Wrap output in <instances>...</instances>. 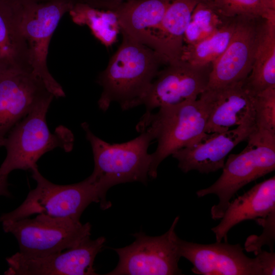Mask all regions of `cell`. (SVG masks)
Instances as JSON below:
<instances>
[{
	"mask_svg": "<svg viewBox=\"0 0 275 275\" xmlns=\"http://www.w3.org/2000/svg\"><path fill=\"white\" fill-rule=\"evenodd\" d=\"M121 33V44L97 78L102 89L98 105L103 112L115 102L123 110L141 105L164 64L153 49Z\"/></svg>",
	"mask_w": 275,
	"mask_h": 275,
	"instance_id": "1",
	"label": "cell"
},
{
	"mask_svg": "<svg viewBox=\"0 0 275 275\" xmlns=\"http://www.w3.org/2000/svg\"><path fill=\"white\" fill-rule=\"evenodd\" d=\"M156 113H145L136 125L140 132H149L157 145L152 154L149 176L154 179L160 163L205 133L210 105L201 94L199 99L158 108Z\"/></svg>",
	"mask_w": 275,
	"mask_h": 275,
	"instance_id": "2",
	"label": "cell"
},
{
	"mask_svg": "<svg viewBox=\"0 0 275 275\" xmlns=\"http://www.w3.org/2000/svg\"><path fill=\"white\" fill-rule=\"evenodd\" d=\"M31 171L37 183L36 188L30 190L18 207L3 214L0 222L17 221L36 214L80 220L84 211L92 203H99L104 210L111 205L106 199L107 192L91 175L78 183L59 185L43 177L37 166Z\"/></svg>",
	"mask_w": 275,
	"mask_h": 275,
	"instance_id": "3",
	"label": "cell"
},
{
	"mask_svg": "<svg viewBox=\"0 0 275 275\" xmlns=\"http://www.w3.org/2000/svg\"><path fill=\"white\" fill-rule=\"evenodd\" d=\"M54 97L38 103L10 131L3 145L6 156L0 166V174L8 176L16 170H31L45 153L60 148L66 152L72 150L74 136L64 126L50 131L46 115Z\"/></svg>",
	"mask_w": 275,
	"mask_h": 275,
	"instance_id": "4",
	"label": "cell"
},
{
	"mask_svg": "<svg viewBox=\"0 0 275 275\" xmlns=\"http://www.w3.org/2000/svg\"><path fill=\"white\" fill-rule=\"evenodd\" d=\"M245 148L238 154H230L217 180L197 196L216 195L218 204L211 208V217L221 219L234 195L242 187L275 169V134L265 131H253Z\"/></svg>",
	"mask_w": 275,
	"mask_h": 275,
	"instance_id": "5",
	"label": "cell"
},
{
	"mask_svg": "<svg viewBox=\"0 0 275 275\" xmlns=\"http://www.w3.org/2000/svg\"><path fill=\"white\" fill-rule=\"evenodd\" d=\"M81 127L93 154L94 168L91 175L106 191L120 183H147L151 162L148 149L154 140L149 132L143 130L132 140L111 144L95 135L87 122L81 123Z\"/></svg>",
	"mask_w": 275,
	"mask_h": 275,
	"instance_id": "6",
	"label": "cell"
},
{
	"mask_svg": "<svg viewBox=\"0 0 275 275\" xmlns=\"http://www.w3.org/2000/svg\"><path fill=\"white\" fill-rule=\"evenodd\" d=\"M2 223L4 231L17 239L19 252L28 257H42L73 248L91 235L89 223L44 214Z\"/></svg>",
	"mask_w": 275,
	"mask_h": 275,
	"instance_id": "7",
	"label": "cell"
},
{
	"mask_svg": "<svg viewBox=\"0 0 275 275\" xmlns=\"http://www.w3.org/2000/svg\"><path fill=\"white\" fill-rule=\"evenodd\" d=\"M74 3L71 0L43 3L23 0L21 26L28 45L30 65L33 72L56 98L64 97L65 93L48 69L49 45L61 18Z\"/></svg>",
	"mask_w": 275,
	"mask_h": 275,
	"instance_id": "8",
	"label": "cell"
},
{
	"mask_svg": "<svg viewBox=\"0 0 275 275\" xmlns=\"http://www.w3.org/2000/svg\"><path fill=\"white\" fill-rule=\"evenodd\" d=\"M181 257L193 265L191 271L201 275H274L275 253L261 250L250 258L239 244L216 241L199 244L178 241Z\"/></svg>",
	"mask_w": 275,
	"mask_h": 275,
	"instance_id": "9",
	"label": "cell"
},
{
	"mask_svg": "<svg viewBox=\"0 0 275 275\" xmlns=\"http://www.w3.org/2000/svg\"><path fill=\"white\" fill-rule=\"evenodd\" d=\"M179 217L174 219L164 234L149 236L144 233H135V241L122 248L114 249L119 261L116 267L108 275H174L182 274L178 267L181 256L175 232Z\"/></svg>",
	"mask_w": 275,
	"mask_h": 275,
	"instance_id": "10",
	"label": "cell"
},
{
	"mask_svg": "<svg viewBox=\"0 0 275 275\" xmlns=\"http://www.w3.org/2000/svg\"><path fill=\"white\" fill-rule=\"evenodd\" d=\"M212 63L193 65L179 60L159 71L141 105L146 113L161 107L196 100L207 88Z\"/></svg>",
	"mask_w": 275,
	"mask_h": 275,
	"instance_id": "11",
	"label": "cell"
},
{
	"mask_svg": "<svg viewBox=\"0 0 275 275\" xmlns=\"http://www.w3.org/2000/svg\"><path fill=\"white\" fill-rule=\"evenodd\" d=\"M105 242L104 237L90 238L73 248L42 257H28L17 252L6 258L7 275H95L97 255Z\"/></svg>",
	"mask_w": 275,
	"mask_h": 275,
	"instance_id": "12",
	"label": "cell"
},
{
	"mask_svg": "<svg viewBox=\"0 0 275 275\" xmlns=\"http://www.w3.org/2000/svg\"><path fill=\"white\" fill-rule=\"evenodd\" d=\"M50 96H54L31 69H0V147L12 128Z\"/></svg>",
	"mask_w": 275,
	"mask_h": 275,
	"instance_id": "13",
	"label": "cell"
},
{
	"mask_svg": "<svg viewBox=\"0 0 275 275\" xmlns=\"http://www.w3.org/2000/svg\"><path fill=\"white\" fill-rule=\"evenodd\" d=\"M264 20L251 16H237L236 28L229 45L212 63L207 89L223 87L246 79L252 70Z\"/></svg>",
	"mask_w": 275,
	"mask_h": 275,
	"instance_id": "14",
	"label": "cell"
},
{
	"mask_svg": "<svg viewBox=\"0 0 275 275\" xmlns=\"http://www.w3.org/2000/svg\"><path fill=\"white\" fill-rule=\"evenodd\" d=\"M255 129L253 117L234 129L205 133L172 155L177 160L178 168L184 173L193 170L202 174L214 172L223 169L227 155L239 143L247 140Z\"/></svg>",
	"mask_w": 275,
	"mask_h": 275,
	"instance_id": "15",
	"label": "cell"
},
{
	"mask_svg": "<svg viewBox=\"0 0 275 275\" xmlns=\"http://www.w3.org/2000/svg\"><path fill=\"white\" fill-rule=\"evenodd\" d=\"M245 80L223 87L207 89L202 93L210 105L205 129L206 133L227 131L254 117L255 95L245 87Z\"/></svg>",
	"mask_w": 275,
	"mask_h": 275,
	"instance_id": "16",
	"label": "cell"
},
{
	"mask_svg": "<svg viewBox=\"0 0 275 275\" xmlns=\"http://www.w3.org/2000/svg\"><path fill=\"white\" fill-rule=\"evenodd\" d=\"M202 0H172L159 25L143 44L155 50L167 65L180 60L183 37L197 4Z\"/></svg>",
	"mask_w": 275,
	"mask_h": 275,
	"instance_id": "17",
	"label": "cell"
},
{
	"mask_svg": "<svg viewBox=\"0 0 275 275\" xmlns=\"http://www.w3.org/2000/svg\"><path fill=\"white\" fill-rule=\"evenodd\" d=\"M275 211V177L255 185L242 195L230 202L221 221L211 228L216 241L224 239L234 226L246 220L264 217Z\"/></svg>",
	"mask_w": 275,
	"mask_h": 275,
	"instance_id": "18",
	"label": "cell"
},
{
	"mask_svg": "<svg viewBox=\"0 0 275 275\" xmlns=\"http://www.w3.org/2000/svg\"><path fill=\"white\" fill-rule=\"evenodd\" d=\"M23 0H0V69H31L21 26Z\"/></svg>",
	"mask_w": 275,
	"mask_h": 275,
	"instance_id": "19",
	"label": "cell"
},
{
	"mask_svg": "<svg viewBox=\"0 0 275 275\" xmlns=\"http://www.w3.org/2000/svg\"><path fill=\"white\" fill-rule=\"evenodd\" d=\"M172 0H132L115 10L121 32L143 43L161 22Z\"/></svg>",
	"mask_w": 275,
	"mask_h": 275,
	"instance_id": "20",
	"label": "cell"
},
{
	"mask_svg": "<svg viewBox=\"0 0 275 275\" xmlns=\"http://www.w3.org/2000/svg\"><path fill=\"white\" fill-rule=\"evenodd\" d=\"M244 84L254 95L275 86V19H265L263 23L252 70Z\"/></svg>",
	"mask_w": 275,
	"mask_h": 275,
	"instance_id": "21",
	"label": "cell"
},
{
	"mask_svg": "<svg viewBox=\"0 0 275 275\" xmlns=\"http://www.w3.org/2000/svg\"><path fill=\"white\" fill-rule=\"evenodd\" d=\"M69 13L74 23L88 26L93 35L106 47L116 41L121 29L114 10L79 2H74Z\"/></svg>",
	"mask_w": 275,
	"mask_h": 275,
	"instance_id": "22",
	"label": "cell"
},
{
	"mask_svg": "<svg viewBox=\"0 0 275 275\" xmlns=\"http://www.w3.org/2000/svg\"><path fill=\"white\" fill-rule=\"evenodd\" d=\"M237 17L231 18L221 29L193 45H183L180 60L195 66L212 63L226 50L235 31Z\"/></svg>",
	"mask_w": 275,
	"mask_h": 275,
	"instance_id": "23",
	"label": "cell"
},
{
	"mask_svg": "<svg viewBox=\"0 0 275 275\" xmlns=\"http://www.w3.org/2000/svg\"><path fill=\"white\" fill-rule=\"evenodd\" d=\"M230 18L219 14L208 0L199 2L193 11L185 31L183 45H193L208 38L224 26Z\"/></svg>",
	"mask_w": 275,
	"mask_h": 275,
	"instance_id": "24",
	"label": "cell"
},
{
	"mask_svg": "<svg viewBox=\"0 0 275 275\" xmlns=\"http://www.w3.org/2000/svg\"><path fill=\"white\" fill-rule=\"evenodd\" d=\"M208 1L219 14L227 18L246 15L275 19V11L268 8L265 0Z\"/></svg>",
	"mask_w": 275,
	"mask_h": 275,
	"instance_id": "25",
	"label": "cell"
},
{
	"mask_svg": "<svg viewBox=\"0 0 275 275\" xmlns=\"http://www.w3.org/2000/svg\"><path fill=\"white\" fill-rule=\"evenodd\" d=\"M253 111L256 130L275 134V86L254 96Z\"/></svg>",
	"mask_w": 275,
	"mask_h": 275,
	"instance_id": "26",
	"label": "cell"
},
{
	"mask_svg": "<svg viewBox=\"0 0 275 275\" xmlns=\"http://www.w3.org/2000/svg\"><path fill=\"white\" fill-rule=\"evenodd\" d=\"M261 226L263 232L260 236H249L244 243V250L248 252H253L256 255L264 245H267L270 252H273L275 242V211L271 212L264 217L255 219Z\"/></svg>",
	"mask_w": 275,
	"mask_h": 275,
	"instance_id": "27",
	"label": "cell"
},
{
	"mask_svg": "<svg viewBox=\"0 0 275 275\" xmlns=\"http://www.w3.org/2000/svg\"><path fill=\"white\" fill-rule=\"evenodd\" d=\"M132 0H87L92 6L104 9L114 10L122 3Z\"/></svg>",
	"mask_w": 275,
	"mask_h": 275,
	"instance_id": "28",
	"label": "cell"
},
{
	"mask_svg": "<svg viewBox=\"0 0 275 275\" xmlns=\"http://www.w3.org/2000/svg\"><path fill=\"white\" fill-rule=\"evenodd\" d=\"M8 176L0 174V196L10 197L8 190Z\"/></svg>",
	"mask_w": 275,
	"mask_h": 275,
	"instance_id": "29",
	"label": "cell"
},
{
	"mask_svg": "<svg viewBox=\"0 0 275 275\" xmlns=\"http://www.w3.org/2000/svg\"><path fill=\"white\" fill-rule=\"evenodd\" d=\"M33 1H35L36 2H41V1L45 2V1H52V0H33ZM71 1H73V0H71Z\"/></svg>",
	"mask_w": 275,
	"mask_h": 275,
	"instance_id": "30",
	"label": "cell"
}]
</instances>
